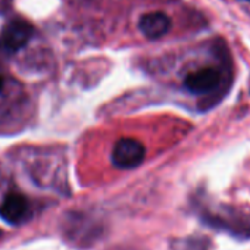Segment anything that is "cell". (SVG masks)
<instances>
[{
	"label": "cell",
	"instance_id": "obj_1",
	"mask_svg": "<svg viewBox=\"0 0 250 250\" xmlns=\"http://www.w3.org/2000/svg\"><path fill=\"white\" fill-rule=\"evenodd\" d=\"M33 33L34 28L28 21L22 18L11 20L0 33V56L9 58L18 53L30 43Z\"/></svg>",
	"mask_w": 250,
	"mask_h": 250
},
{
	"label": "cell",
	"instance_id": "obj_2",
	"mask_svg": "<svg viewBox=\"0 0 250 250\" xmlns=\"http://www.w3.org/2000/svg\"><path fill=\"white\" fill-rule=\"evenodd\" d=\"M146 156V147L136 139H119L112 150V164L119 169H134Z\"/></svg>",
	"mask_w": 250,
	"mask_h": 250
},
{
	"label": "cell",
	"instance_id": "obj_3",
	"mask_svg": "<svg viewBox=\"0 0 250 250\" xmlns=\"http://www.w3.org/2000/svg\"><path fill=\"white\" fill-rule=\"evenodd\" d=\"M222 83V71L216 66H203L186 75L183 85L184 88L196 96L212 94L219 88Z\"/></svg>",
	"mask_w": 250,
	"mask_h": 250
},
{
	"label": "cell",
	"instance_id": "obj_4",
	"mask_svg": "<svg viewBox=\"0 0 250 250\" xmlns=\"http://www.w3.org/2000/svg\"><path fill=\"white\" fill-rule=\"evenodd\" d=\"M30 216V202L21 193H8L0 203V218L8 224L18 225Z\"/></svg>",
	"mask_w": 250,
	"mask_h": 250
},
{
	"label": "cell",
	"instance_id": "obj_5",
	"mask_svg": "<svg viewBox=\"0 0 250 250\" xmlns=\"http://www.w3.org/2000/svg\"><path fill=\"white\" fill-rule=\"evenodd\" d=\"M171 25H172L171 18L162 11L147 12L142 15L139 20V30L149 40H158L164 37L165 34L169 33Z\"/></svg>",
	"mask_w": 250,
	"mask_h": 250
},
{
	"label": "cell",
	"instance_id": "obj_6",
	"mask_svg": "<svg viewBox=\"0 0 250 250\" xmlns=\"http://www.w3.org/2000/svg\"><path fill=\"white\" fill-rule=\"evenodd\" d=\"M3 88H5V78L0 75V93L3 91Z\"/></svg>",
	"mask_w": 250,
	"mask_h": 250
},
{
	"label": "cell",
	"instance_id": "obj_7",
	"mask_svg": "<svg viewBox=\"0 0 250 250\" xmlns=\"http://www.w3.org/2000/svg\"><path fill=\"white\" fill-rule=\"evenodd\" d=\"M0 235H2V231H0Z\"/></svg>",
	"mask_w": 250,
	"mask_h": 250
},
{
	"label": "cell",
	"instance_id": "obj_8",
	"mask_svg": "<svg viewBox=\"0 0 250 250\" xmlns=\"http://www.w3.org/2000/svg\"><path fill=\"white\" fill-rule=\"evenodd\" d=\"M249 2H250V0H249Z\"/></svg>",
	"mask_w": 250,
	"mask_h": 250
}]
</instances>
